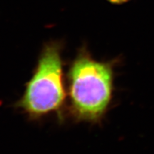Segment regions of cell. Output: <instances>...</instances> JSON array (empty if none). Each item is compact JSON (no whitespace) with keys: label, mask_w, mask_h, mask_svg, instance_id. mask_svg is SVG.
<instances>
[{"label":"cell","mask_w":154,"mask_h":154,"mask_svg":"<svg viewBox=\"0 0 154 154\" xmlns=\"http://www.w3.org/2000/svg\"><path fill=\"white\" fill-rule=\"evenodd\" d=\"M119 63L96 60L85 46L79 49L67 73L68 111L74 121L101 124L112 103Z\"/></svg>","instance_id":"1"},{"label":"cell","mask_w":154,"mask_h":154,"mask_svg":"<svg viewBox=\"0 0 154 154\" xmlns=\"http://www.w3.org/2000/svg\"><path fill=\"white\" fill-rule=\"evenodd\" d=\"M63 44L52 40L46 43L38 57L24 94L15 103V108L29 120L38 121L55 113L63 120L66 91L63 79Z\"/></svg>","instance_id":"2"},{"label":"cell","mask_w":154,"mask_h":154,"mask_svg":"<svg viewBox=\"0 0 154 154\" xmlns=\"http://www.w3.org/2000/svg\"><path fill=\"white\" fill-rule=\"evenodd\" d=\"M109 2L115 4V5H121V4H124L127 2L130 1V0H108Z\"/></svg>","instance_id":"3"}]
</instances>
